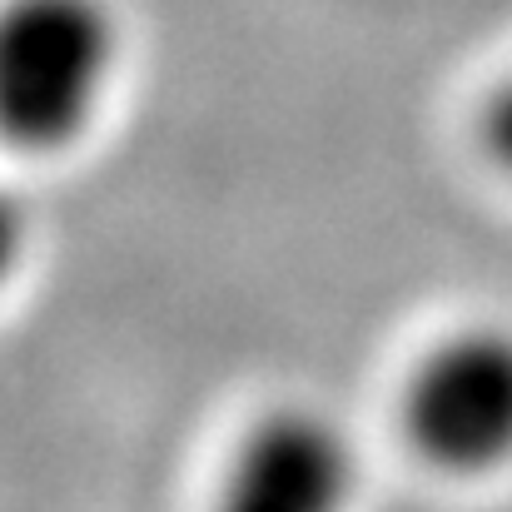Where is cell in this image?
I'll use <instances>...</instances> for the list:
<instances>
[{
	"label": "cell",
	"instance_id": "2",
	"mask_svg": "<svg viewBox=\"0 0 512 512\" xmlns=\"http://www.w3.org/2000/svg\"><path fill=\"white\" fill-rule=\"evenodd\" d=\"M398 413L438 473L478 478L512 463V329L468 324L438 339L413 363Z\"/></svg>",
	"mask_w": 512,
	"mask_h": 512
},
{
	"label": "cell",
	"instance_id": "4",
	"mask_svg": "<svg viewBox=\"0 0 512 512\" xmlns=\"http://www.w3.org/2000/svg\"><path fill=\"white\" fill-rule=\"evenodd\" d=\"M478 130H483V150L493 155V165L503 174H512V75L488 95Z\"/></svg>",
	"mask_w": 512,
	"mask_h": 512
},
{
	"label": "cell",
	"instance_id": "3",
	"mask_svg": "<svg viewBox=\"0 0 512 512\" xmlns=\"http://www.w3.org/2000/svg\"><path fill=\"white\" fill-rule=\"evenodd\" d=\"M358 458L343 428L319 408H274L229 448L209 512H348Z\"/></svg>",
	"mask_w": 512,
	"mask_h": 512
},
{
	"label": "cell",
	"instance_id": "5",
	"mask_svg": "<svg viewBox=\"0 0 512 512\" xmlns=\"http://www.w3.org/2000/svg\"><path fill=\"white\" fill-rule=\"evenodd\" d=\"M25 239H30V219H25L20 199L0 189V289H5V279L15 274V264H20V254H25Z\"/></svg>",
	"mask_w": 512,
	"mask_h": 512
},
{
	"label": "cell",
	"instance_id": "1",
	"mask_svg": "<svg viewBox=\"0 0 512 512\" xmlns=\"http://www.w3.org/2000/svg\"><path fill=\"white\" fill-rule=\"evenodd\" d=\"M120 70L105 0H0V140L30 155L75 145Z\"/></svg>",
	"mask_w": 512,
	"mask_h": 512
}]
</instances>
